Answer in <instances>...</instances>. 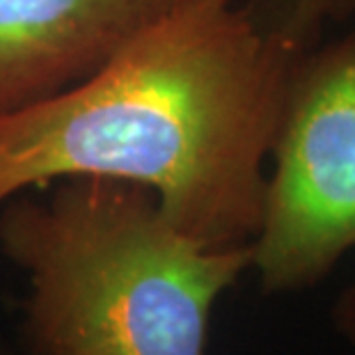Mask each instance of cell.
<instances>
[{"mask_svg":"<svg viewBox=\"0 0 355 355\" xmlns=\"http://www.w3.org/2000/svg\"><path fill=\"white\" fill-rule=\"evenodd\" d=\"M330 326L355 353V275L339 289L335 303L330 305Z\"/></svg>","mask_w":355,"mask_h":355,"instance_id":"cell-5","label":"cell"},{"mask_svg":"<svg viewBox=\"0 0 355 355\" xmlns=\"http://www.w3.org/2000/svg\"><path fill=\"white\" fill-rule=\"evenodd\" d=\"M188 0H0V112L87 78Z\"/></svg>","mask_w":355,"mask_h":355,"instance_id":"cell-4","label":"cell"},{"mask_svg":"<svg viewBox=\"0 0 355 355\" xmlns=\"http://www.w3.org/2000/svg\"><path fill=\"white\" fill-rule=\"evenodd\" d=\"M0 204V250L28 279L21 355H207L216 303L252 266L250 243L179 230L145 186L53 181Z\"/></svg>","mask_w":355,"mask_h":355,"instance_id":"cell-2","label":"cell"},{"mask_svg":"<svg viewBox=\"0 0 355 355\" xmlns=\"http://www.w3.org/2000/svg\"><path fill=\"white\" fill-rule=\"evenodd\" d=\"M0 355H21V353H19V351H14L12 346H7V344L0 342Z\"/></svg>","mask_w":355,"mask_h":355,"instance_id":"cell-7","label":"cell"},{"mask_svg":"<svg viewBox=\"0 0 355 355\" xmlns=\"http://www.w3.org/2000/svg\"><path fill=\"white\" fill-rule=\"evenodd\" d=\"M268 165L250 270L300 293L355 250V26L296 60Z\"/></svg>","mask_w":355,"mask_h":355,"instance_id":"cell-3","label":"cell"},{"mask_svg":"<svg viewBox=\"0 0 355 355\" xmlns=\"http://www.w3.org/2000/svg\"><path fill=\"white\" fill-rule=\"evenodd\" d=\"M296 10L312 24L355 19V0H296Z\"/></svg>","mask_w":355,"mask_h":355,"instance_id":"cell-6","label":"cell"},{"mask_svg":"<svg viewBox=\"0 0 355 355\" xmlns=\"http://www.w3.org/2000/svg\"><path fill=\"white\" fill-rule=\"evenodd\" d=\"M309 46L236 0H188L76 85L0 112V204L105 177L149 188L202 243H250L286 83Z\"/></svg>","mask_w":355,"mask_h":355,"instance_id":"cell-1","label":"cell"}]
</instances>
